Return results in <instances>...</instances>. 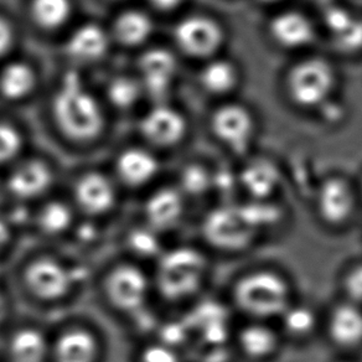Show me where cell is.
<instances>
[{"label": "cell", "mask_w": 362, "mask_h": 362, "mask_svg": "<svg viewBox=\"0 0 362 362\" xmlns=\"http://www.w3.org/2000/svg\"><path fill=\"white\" fill-rule=\"evenodd\" d=\"M209 267L206 255L197 247L181 245L165 248L156 261L153 288L166 302H187L206 283Z\"/></svg>", "instance_id": "cell-1"}, {"label": "cell", "mask_w": 362, "mask_h": 362, "mask_svg": "<svg viewBox=\"0 0 362 362\" xmlns=\"http://www.w3.org/2000/svg\"><path fill=\"white\" fill-rule=\"evenodd\" d=\"M292 286L282 273L259 268L247 272L232 286V302L240 312L257 322L279 319L293 303Z\"/></svg>", "instance_id": "cell-2"}, {"label": "cell", "mask_w": 362, "mask_h": 362, "mask_svg": "<svg viewBox=\"0 0 362 362\" xmlns=\"http://www.w3.org/2000/svg\"><path fill=\"white\" fill-rule=\"evenodd\" d=\"M54 115L61 131L74 141H90L103 127L98 103L76 74L65 76L54 100Z\"/></svg>", "instance_id": "cell-3"}, {"label": "cell", "mask_w": 362, "mask_h": 362, "mask_svg": "<svg viewBox=\"0 0 362 362\" xmlns=\"http://www.w3.org/2000/svg\"><path fill=\"white\" fill-rule=\"evenodd\" d=\"M202 235L214 250L232 255L248 250L261 232L252 221L245 204L223 202L204 216Z\"/></svg>", "instance_id": "cell-4"}, {"label": "cell", "mask_w": 362, "mask_h": 362, "mask_svg": "<svg viewBox=\"0 0 362 362\" xmlns=\"http://www.w3.org/2000/svg\"><path fill=\"white\" fill-rule=\"evenodd\" d=\"M151 288V278L141 266L131 262L111 268L103 281L108 304L128 317L146 309Z\"/></svg>", "instance_id": "cell-5"}, {"label": "cell", "mask_w": 362, "mask_h": 362, "mask_svg": "<svg viewBox=\"0 0 362 362\" xmlns=\"http://www.w3.org/2000/svg\"><path fill=\"white\" fill-rule=\"evenodd\" d=\"M23 279L31 296L44 303L59 302L77 286L72 264L51 256L31 259L26 264Z\"/></svg>", "instance_id": "cell-6"}, {"label": "cell", "mask_w": 362, "mask_h": 362, "mask_svg": "<svg viewBox=\"0 0 362 362\" xmlns=\"http://www.w3.org/2000/svg\"><path fill=\"white\" fill-rule=\"evenodd\" d=\"M358 205L356 187L342 176H329L317 187V215L330 228H342L351 223Z\"/></svg>", "instance_id": "cell-7"}, {"label": "cell", "mask_w": 362, "mask_h": 362, "mask_svg": "<svg viewBox=\"0 0 362 362\" xmlns=\"http://www.w3.org/2000/svg\"><path fill=\"white\" fill-rule=\"evenodd\" d=\"M334 81V71L325 61H303L293 69L288 78L289 95L300 106H317L327 100Z\"/></svg>", "instance_id": "cell-8"}, {"label": "cell", "mask_w": 362, "mask_h": 362, "mask_svg": "<svg viewBox=\"0 0 362 362\" xmlns=\"http://www.w3.org/2000/svg\"><path fill=\"white\" fill-rule=\"evenodd\" d=\"M117 197L115 182L100 171H87L74 184V207L90 218L111 212L116 206Z\"/></svg>", "instance_id": "cell-9"}, {"label": "cell", "mask_w": 362, "mask_h": 362, "mask_svg": "<svg viewBox=\"0 0 362 362\" xmlns=\"http://www.w3.org/2000/svg\"><path fill=\"white\" fill-rule=\"evenodd\" d=\"M141 211L143 223L163 236L184 220L187 199L176 185L158 187L146 197Z\"/></svg>", "instance_id": "cell-10"}, {"label": "cell", "mask_w": 362, "mask_h": 362, "mask_svg": "<svg viewBox=\"0 0 362 362\" xmlns=\"http://www.w3.org/2000/svg\"><path fill=\"white\" fill-rule=\"evenodd\" d=\"M54 184V174L44 161L31 159L16 165L6 179L8 195L18 204H26L44 197Z\"/></svg>", "instance_id": "cell-11"}, {"label": "cell", "mask_w": 362, "mask_h": 362, "mask_svg": "<svg viewBox=\"0 0 362 362\" xmlns=\"http://www.w3.org/2000/svg\"><path fill=\"white\" fill-rule=\"evenodd\" d=\"M212 128L217 138L237 156L248 151L255 124L243 107L230 105L220 108L212 119Z\"/></svg>", "instance_id": "cell-12"}, {"label": "cell", "mask_w": 362, "mask_h": 362, "mask_svg": "<svg viewBox=\"0 0 362 362\" xmlns=\"http://www.w3.org/2000/svg\"><path fill=\"white\" fill-rule=\"evenodd\" d=\"M181 49L192 56L205 57L218 50L223 33L217 23L205 16H192L181 21L175 31Z\"/></svg>", "instance_id": "cell-13"}, {"label": "cell", "mask_w": 362, "mask_h": 362, "mask_svg": "<svg viewBox=\"0 0 362 362\" xmlns=\"http://www.w3.org/2000/svg\"><path fill=\"white\" fill-rule=\"evenodd\" d=\"M98 355L96 334L83 327H67L50 342L52 362H97Z\"/></svg>", "instance_id": "cell-14"}, {"label": "cell", "mask_w": 362, "mask_h": 362, "mask_svg": "<svg viewBox=\"0 0 362 362\" xmlns=\"http://www.w3.org/2000/svg\"><path fill=\"white\" fill-rule=\"evenodd\" d=\"M327 334L330 341L342 350L362 346V307L344 300L330 309L327 317Z\"/></svg>", "instance_id": "cell-15"}, {"label": "cell", "mask_w": 362, "mask_h": 362, "mask_svg": "<svg viewBox=\"0 0 362 362\" xmlns=\"http://www.w3.org/2000/svg\"><path fill=\"white\" fill-rule=\"evenodd\" d=\"M237 346L248 360L267 361L279 350L281 335L268 322L251 320L237 332Z\"/></svg>", "instance_id": "cell-16"}, {"label": "cell", "mask_w": 362, "mask_h": 362, "mask_svg": "<svg viewBox=\"0 0 362 362\" xmlns=\"http://www.w3.org/2000/svg\"><path fill=\"white\" fill-rule=\"evenodd\" d=\"M141 70L146 92L153 100L160 103L168 96L171 78L175 74L174 56L163 49L148 51L141 57Z\"/></svg>", "instance_id": "cell-17"}, {"label": "cell", "mask_w": 362, "mask_h": 362, "mask_svg": "<svg viewBox=\"0 0 362 362\" xmlns=\"http://www.w3.org/2000/svg\"><path fill=\"white\" fill-rule=\"evenodd\" d=\"M187 124L179 112L169 107H156L141 122V132L148 141L159 146H169L181 141Z\"/></svg>", "instance_id": "cell-18"}, {"label": "cell", "mask_w": 362, "mask_h": 362, "mask_svg": "<svg viewBox=\"0 0 362 362\" xmlns=\"http://www.w3.org/2000/svg\"><path fill=\"white\" fill-rule=\"evenodd\" d=\"M118 179L126 187H141L156 179L159 173V161L151 151L131 148L118 156L116 163Z\"/></svg>", "instance_id": "cell-19"}, {"label": "cell", "mask_w": 362, "mask_h": 362, "mask_svg": "<svg viewBox=\"0 0 362 362\" xmlns=\"http://www.w3.org/2000/svg\"><path fill=\"white\" fill-rule=\"evenodd\" d=\"M237 177L238 185L253 202L271 200L281 182L277 166L268 160L248 163Z\"/></svg>", "instance_id": "cell-20"}, {"label": "cell", "mask_w": 362, "mask_h": 362, "mask_svg": "<svg viewBox=\"0 0 362 362\" xmlns=\"http://www.w3.org/2000/svg\"><path fill=\"white\" fill-rule=\"evenodd\" d=\"M6 355L9 362H46L50 357V341L36 327H21L9 337Z\"/></svg>", "instance_id": "cell-21"}, {"label": "cell", "mask_w": 362, "mask_h": 362, "mask_svg": "<svg viewBox=\"0 0 362 362\" xmlns=\"http://www.w3.org/2000/svg\"><path fill=\"white\" fill-rule=\"evenodd\" d=\"M33 218L41 235L62 236L75 227V207L65 200L52 199L42 204Z\"/></svg>", "instance_id": "cell-22"}, {"label": "cell", "mask_w": 362, "mask_h": 362, "mask_svg": "<svg viewBox=\"0 0 362 362\" xmlns=\"http://www.w3.org/2000/svg\"><path fill=\"white\" fill-rule=\"evenodd\" d=\"M273 39L288 49L305 46L314 37V29L308 18L297 11H286L276 16L271 24Z\"/></svg>", "instance_id": "cell-23"}, {"label": "cell", "mask_w": 362, "mask_h": 362, "mask_svg": "<svg viewBox=\"0 0 362 362\" xmlns=\"http://www.w3.org/2000/svg\"><path fill=\"white\" fill-rule=\"evenodd\" d=\"M278 320H281L283 334L296 341H304L317 332L319 317L310 305L293 302L284 310Z\"/></svg>", "instance_id": "cell-24"}, {"label": "cell", "mask_w": 362, "mask_h": 362, "mask_svg": "<svg viewBox=\"0 0 362 362\" xmlns=\"http://www.w3.org/2000/svg\"><path fill=\"white\" fill-rule=\"evenodd\" d=\"M108 46L105 31L95 24L81 26L72 34L67 44V50L72 57L81 61L100 59Z\"/></svg>", "instance_id": "cell-25"}, {"label": "cell", "mask_w": 362, "mask_h": 362, "mask_svg": "<svg viewBox=\"0 0 362 362\" xmlns=\"http://www.w3.org/2000/svg\"><path fill=\"white\" fill-rule=\"evenodd\" d=\"M126 246L128 252L136 258L153 261H156L165 250L161 245V235L143 222L127 232Z\"/></svg>", "instance_id": "cell-26"}, {"label": "cell", "mask_w": 362, "mask_h": 362, "mask_svg": "<svg viewBox=\"0 0 362 362\" xmlns=\"http://www.w3.org/2000/svg\"><path fill=\"white\" fill-rule=\"evenodd\" d=\"M34 86L35 75L30 67L23 62L6 66L0 76V90L11 100H19L26 96Z\"/></svg>", "instance_id": "cell-27"}, {"label": "cell", "mask_w": 362, "mask_h": 362, "mask_svg": "<svg viewBox=\"0 0 362 362\" xmlns=\"http://www.w3.org/2000/svg\"><path fill=\"white\" fill-rule=\"evenodd\" d=\"M151 33V21L141 11L123 13L116 23V34L127 45H138L146 40Z\"/></svg>", "instance_id": "cell-28"}, {"label": "cell", "mask_w": 362, "mask_h": 362, "mask_svg": "<svg viewBox=\"0 0 362 362\" xmlns=\"http://www.w3.org/2000/svg\"><path fill=\"white\" fill-rule=\"evenodd\" d=\"M204 87L212 93H227L237 85L238 74L236 67L228 61H212L202 74Z\"/></svg>", "instance_id": "cell-29"}, {"label": "cell", "mask_w": 362, "mask_h": 362, "mask_svg": "<svg viewBox=\"0 0 362 362\" xmlns=\"http://www.w3.org/2000/svg\"><path fill=\"white\" fill-rule=\"evenodd\" d=\"M176 187L185 199L205 197L212 190V174L204 166L190 164L181 170Z\"/></svg>", "instance_id": "cell-30"}, {"label": "cell", "mask_w": 362, "mask_h": 362, "mask_svg": "<svg viewBox=\"0 0 362 362\" xmlns=\"http://www.w3.org/2000/svg\"><path fill=\"white\" fill-rule=\"evenodd\" d=\"M31 9L37 24L55 29L70 18L71 3L70 0H33Z\"/></svg>", "instance_id": "cell-31"}, {"label": "cell", "mask_w": 362, "mask_h": 362, "mask_svg": "<svg viewBox=\"0 0 362 362\" xmlns=\"http://www.w3.org/2000/svg\"><path fill=\"white\" fill-rule=\"evenodd\" d=\"M108 96L113 102V105L121 108H128L134 105V102L138 100L139 86L134 80L119 77L112 81L111 85L108 87Z\"/></svg>", "instance_id": "cell-32"}, {"label": "cell", "mask_w": 362, "mask_h": 362, "mask_svg": "<svg viewBox=\"0 0 362 362\" xmlns=\"http://www.w3.org/2000/svg\"><path fill=\"white\" fill-rule=\"evenodd\" d=\"M21 136L14 127L0 122V165L14 160L21 149Z\"/></svg>", "instance_id": "cell-33"}, {"label": "cell", "mask_w": 362, "mask_h": 362, "mask_svg": "<svg viewBox=\"0 0 362 362\" xmlns=\"http://www.w3.org/2000/svg\"><path fill=\"white\" fill-rule=\"evenodd\" d=\"M341 287L345 300L362 307V262H356L344 272Z\"/></svg>", "instance_id": "cell-34"}, {"label": "cell", "mask_w": 362, "mask_h": 362, "mask_svg": "<svg viewBox=\"0 0 362 362\" xmlns=\"http://www.w3.org/2000/svg\"><path fill=\"white\" fill-rule=\"evenodd\" d=\"M139 362H181L179 354L174 349L154 342L146 345L139 354Z\"/></svg>", "instance_id": "cell-35"}, {"label": "cell", "mask_w": 362, "mask_h": 362, "mask_svg": "<svg viewBox=\"0 0 362 362\" xmlns=\"http://www.w3.org/2000/svg\"><path fill=\"white\" fill-rule=\"evenodd\" d=\"M13 41V31L8 23L0 18V56L4 55L9 50Z\"/></svg>", "instance_id": "cell-36"}, {"label": "cell", "mask_w": 362, "mask_h": 362, "mask_svg": "<svg viewBox=\"0 0 362 362\" xmlns=\"http://www.w3.org/2000/svg\"><path fill=\"white\" fill-rule=\"evenodd\" d=\"M13 227L6 221V217H0V252L11 242Z\"/></svg>", "instance_id": "cell-37"}, {"label": "cell", "mask_w": 362, "mask_h": 362, "mask_svg": "<svg viewBox=\"0 0 362 362\" xmlns=\"http://www.w3.org/2000/svg\"><path fill=\"white\" fill-rule=\"evenodd\" d=\"M97 233L98 232H97L96 228L88 222L78 225V238L83 243H90V242L93 241V238L97 237Z\"/></svg>", "instance_id": "cell-38"}, {"label": "cell", "mask_w": 362, "mask_h": 362, "mask_svg": "<svg viewBox=\"0 0 362 362\" xmlns=\"http://www.w3.org/2000/svg\"><path fill=\"white\" fill-rule=\"evenodd\" d=\"M9 315V300L4 292L0 289V325L6 322Z\"/></svg>", "instance_id": "cell-39"}, {"label": "cell", "mask_w": 362, "mask_h": 362, "mask_svg": "<svg viewBox=\"0 0 362 362\" xmlns=\"http://www.w3.org/2000/svg\"><path fill=\"white\" fill-rule=\"evenodd\" d=\"M153 6L161 11H171L180 4L181 0H151Z\"/></svg>", "instance_id": "cell-40"}, {"label": "cell", "mask_w": 362, "mask_h": 362, "mask_svg": "<svg viewBox=\"0 0 362 362\" xmlns=\"http://www.w3.org/2000/svg\"><path fill=\"white\" fill-rule=\"evenodd\" d=\"M356 192L357 197H358V200H360V202H362V176L361 179H360V182L357 184Z\"/></svg>", "instance_id": "cell-41"}, {"label": "cell", "mask_w": 362, "mask_h": 362, "mask_svg": "<svg viewBox=\"0 0 362 362\" xmlns=\"http://www.w3.org/2000/svg\"><path fill=\"white\" fill-rule=\"evenodd\" d=\"M262 3H274V1H278V0H259Z\"/></svg>", "instance_id": "cell-42"}, {"label": "cell", "mask_w": 362, "mask_h": 362, "mask_svg": "<svg viewBox=\"0 0 362 362\" xmlns=\"http://www.w3.org/2000/svg\"><path fill=\"white\" fill-rule=\"evenodd\" d=\"M317 1H322V0H317Z\"/></svg>", "instance_id": "cell-43"}, {"label": "cell", "mask_w": 362, "mask_h": 362, "mask_svg": "<svg viewBox=\"0 0 362 362\" xmlns=\"http://www.w3.org/2000/svg\"><path fill=\"white\" fill-rule=\"evenodd\" d=\"M0 272H1V268H0Z\"/></svg>", "instance_id": "cell-44"}, {"label": "cell", "mask_w": 362, "mask_h": 362, "mask_svg": "<svg viewBox=\"0 0 362 362\" xmlns=\"http://www.w3.org/2000/svg\"><path fill=\"white\" fill-rule=\"evenodd\" d=\"M340 362H346V361H340Z\"/></svg>", "instance_id": "cell-45"}]
</instances>
